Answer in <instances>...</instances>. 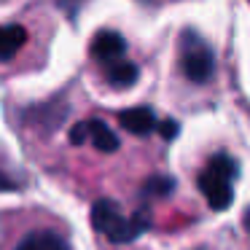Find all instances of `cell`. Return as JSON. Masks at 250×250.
<instances>
[{
	"mask_svg": "<svg viewBox=\"0 0 250 250\" xmlns=\"http://www.w3.org/2000/svg\"><path fill=\"white\" fill-rule=\"evenodd\" d=\"M239 175V167L231 156L226 153H215V156L207 162V167L202 169V175L196 178V186L202 188V194L207 196L212 210H229L234 202V188L231 180Z\"/></svg>",
	"mask_w": 250,
	"mask_h": 250,
	"instance_id": "6da1fadb",
	"label": "cell"
},
{
	"mask_svg": "<svg viewBox=\"0 0 250 250\" xmlns=\"http://www.w3.org/2000/svg\"><path fill=\"white\" fill-rule=\"evenodd\" d=\"M17 250H67V245H65V239L57 237L54 231L41 229V231L27 234V237L17 245Z\"/></svg>",
	"mask_w": 250,
	"mask_h": 250,
	"instance_id": "ba28073f",
	"label": "cell"
},
{
	"mask_svg": "<svg viewBox=\"0 0 250 250\" xmlns=\"http://www.w3.org/2000/svg\"><path fill=\"white\" fill-rule=\"evenodd\" d=\"M0 188H14V183H8L6 175H0Z\"/></svg>",
	"mask_w": 250,
	"mask_h": 250,
	"instance_id": "4fadbf2b",
	"label": "cell"
},
{
	"mask_svg": "<svg viewBox=\"0 0 250 250\" xmlns=\"http://www.w3.org/2000/svg\"><path fill=\"white\" fill-rule=\"evenodd\" d=\"M24 43H27V30L22 24H6V27H0V60H11Z\"/></svg>",
	"mask_w": 250,
	"mask_h": 250,
	"instance_id": "52a82bcc",
	"label": "cell"
},
{
	"mask_svg": "<svg viewBox=\"0 0 250 250\" xmlns=\"http://www.w3.org/2000/svg\"><path fill=\"white\" fill-rule=\"evenodd\" d=\"M124 223H126V218L121 215L119 205L113 199H97L92 205V226L100 234H105L110 242H116V237L121 234Z\"/></svg>",
	"mask_w": 250,
	"mask_h": 250,
	"instance_id": "3957f363",
	"label": "cell"
},
{
	"mask_svg": "<svg viewBox=\"0 0 250 250\" xmlns=\"http://www.w3.org/2000/svg\"><path fill=\"white\" fill-rule=\"evenodd\" d=\"M175 191V180L167 178V175H159V178H148V183L143 186V196L146 199H164V196H169Z\"/></svg>",
	"mask_w": 250,
	"mask_h": 250,
	"instance_id": "30bf717a",
	"label": "cell"
},
{
	"mask_svg": "<svg viewBox=\"0 0 250 250\" xmlns=\"http://www.w3.org/2000/svg\"><path fill=\"white\" fill-rule=\"evenodd\" d=\"M242 223H245V229H248V231H250V207H248V210H245V218H242Z\"/></svg>",
	"mask_w": 250,
	"mask_h": 250,
	"instance_id": "5bb4252c",
	"label": "cell"
},
{
	"mask_svg": "<svg viewBox=\"0 0 250 250\" xmlns=\"http://www.w3.org/2000/svg\"><path fill=\"white\" fill-rule=\"evenodd\" d=\"M124 51H126L124 38H121L119 33H113V30H103V33H97V38H94V43H92V54L97 57V60H103V62L119 60Z\"/></svg>",
	"mask_w": 250,
	"mask_h": 250,
	"instance_id": "5b68a950",
	"label": "cell"
},
{
	"mask_svg": "<svg viewBox=\"0 0 250 250\" xmlns=\"http://www.w3.org/2000/svg\"><path fill=\"white\" fill-rule=\"evenodd\" d=\"M119 124L132 135H151L159 121L151 108H126L119 113Z\"/></svg>",
	"mask_w": 250,
	"mask_h": 250,
	"instance_id": "277c9868",
	"label": "cell"
},
{
	"mask_svg": "<svg viewBox=\"0 0 250 250\" xmlns=\"http://www.w3.org/2000/svg\"><path fill=\"white\" fill-rule=\"evenodd\" d=\"M183 73L194 83H207L215 73V57L212 51L194 35H186L183 41Z\"/></svg>",
	"mask_w": 250,
	"mask_h": 250,
	"instance_id": "7a4b0ae2",
	"label": "cell"
},
{
	"mask_svg": "<svg viewBox=\"0 0 250 250\" xmlns=\"http://www.w3.org/2000/svg\"><path fill=\"white\" fill-rule=\"evenodd\" d=\"M140 78V67L132 62H113V67H108V83L116 89H126Z\"/></svg>",
	"mask_w": 250,
	"mask_h": 250,
	"instance_id": "9c48e42d",
	"label": "cell"
},
{
	"mask_svg": "<svg viewBox=\"0 0 250 250\" xmlns=\"http://www.w3.org/2000/svg\"><path fill=\"white\" fill-rule=\"evenodd\" d=\"M89 126V137H92V146L97 148L100 153H116L119 151V137L113 135V129H110L108 124H105L103 119H92L86 121Z\"/></svg>",
	"mask_w": 250,
	"mask_h": 250,
	"instance_id": "8992f818",
	"label": "cell"
},
{
	"mask_svg": "<svg viewBox=\"0 0 250 250\" xmlns=\"http://www.w3.org/2000/svg\"><path fill=\"white\" fill-rule=\"evenodd\" d=\"M89 137V126H86V121H78V124H73L70 126V143L73 146H81L83 140Z\"/></svg>",
	"mask_w": 250,
	"mask_h": 250,
	"instance_id": "8fae6325",
	"label": "cell"
},
{
	"mask_svg": "<svg viewBox=\"0 0 250 250\" xmlns=\"http://www.w3.org/2000/svg\"><path fill=\"white\" fill-rule=\"evenodd\" d=\"M156 129L162 132V137H164V140H172V137L178 135V121L167 119V121H162V124H156Z\"/></svg>",
	"mask_w": 250,
	"mask_h": 250,
	"instance_id": "7c38bea8",
	"label": "cell"
}]
</instances>
